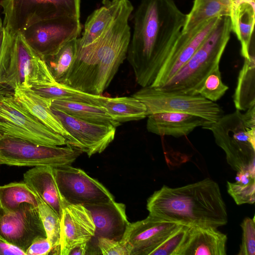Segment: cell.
I'll list each match as a JSON object with an SVG mask.
<instances>
[{"label": "cell", "instance_id": "6da1fadb", "mask_svg": "<svg viewBox=\"0 0 255 255\" xmlns=\"http://www.w3.org/2000/svg\"><path fill=\"white\" fill-rule=\"evenodd\" d=\"M186 19L175 0H141L127 58L141 87L151 86L167 61Z\"/></svg>", "mask_w": 255, "mask_h": 255}, {"label": "cell", "instance_id": "7a4b0ae2", "mask_svg": "<svg viewBox=\"0 0 255 255\" xmlns=\"http://www.w3.org/2000/svg\"><path fill=\"white\" fill-rule=\"evenodd\" d=\"M149 214L188 226L218 228L228 223L218 183L209 178L178 187L163 185L147 199Z\"/></svg>", "mask_w": 255, "mask_h": 255}, {"label": "cell", "instance_id": "3957f363", "mask_svg": "<svg viewBox=\"0 0 255 255\" xmlns=\"http://www.w3.org/2000/svg\"><path fill=\"white\" fill-rule=\"evenodd\" d=\"M130 14L122 16L90 44L78 46L76 59L64 84L90 94L102 95L127 58L131 38L128 24Z\"/></svg>", "mask_w": 255, "mask_h": 255}, {"label": "cell", "instance_id": "277c9868", "mask_svg": "<svg viewBox=\"0 0 255 255\" xmlns=\"http://www.w3.org/2000/svg\"><path fill=\"white\" fill-rule=\"evenodd\" d=\"M232 31L230 16L221 17L189 60L171 79L156 88L169 92L198 94L206 77L219 66Z\"/></svg>", "mask_w": 255, "mask_h": 255}, {"label": "cell", "instance_id": "5b68a950", "mask_svg": "<svg viewBox=\"0 0 255 255\" xmlns=\"http://www.w3.org/2000/svg\"><path fill=\"white\" fill-rule=\"evenodd\" d=\"M205 129L212 131L233 170L255 176V106L245 113L236 110L223 115Z\"/></svg>", "mask_w": 255, "mask_h": 255}, {"label": "cell", "instance_id": "8992f818", "mask_svg": "<svg viewBox=\"0 0 255 255\" xmlns=\"http://www.w3.org/2000/svg\"><path fill=\"white\" fill-rule=\"evenodd\" d=\"M0 133L39 144H67L63 136L48 128L26 110L16 99L14 89L5 84H0Z\"/></svg>", "mask_w": 255, "mask_h": 255}, {"label": "cell", "instance_id": "52a82bcc", "mask_svg": "<svg viewBox=\"0 0 255 255\" xmlns=\"http://www.w3.org/2000/svg\"><path fill=\"white\" fill-rule=\"evenodd\" d=\"M3 25L11 36L37 22L60 17L80 18V0H2Z\"/></svg>", "mask_w": 255, "mask_h": 255}, {"label": "cell", "instance_id": "ba28073f", "mask_svg": "<svg viewBox=\"0 0 255 255\" xmlns=\"http://www.w3.org/2000/svg\"><path fill=\"white\" fill-rule=\"evenodd\" d=\"M82 152L68 145H45L7 135L0 138V164L56 168L71 165Z\"/></svg>", "mask_w": 255, "mask_h": 255}, {"label": "cell", "instance_id": "9c48e42d", "mask_svg": "<svg viewBox=\"0 0 255 255\" xmlns=\"http://www.w3.org/2000/svg\"><path fill=\"white\" fill-rule=\"evenodd\" d=\"M132 96L145 105L148 115L165 111L181 112L199 116L214 123L224 115L223 110L218 104L199 94L191 95L169 92L147 86L141 87Z\"/></svg>", "mask_w": 255, "mask_h": 255}, {"label": "cell", "instance_id": "30bf717a", "mask_svg": "<svg viewBox=\"0 0 255 255\" xmlns=\"http://www.w3.org/2000/svg\"><path fill=\"white\" fill-rule=\"evenodd\" d=\"M80 18L60 17L42 20L30 25L21 34L41 59L55 54L64 44L80 37Z\"/></svg>", "mask_w": 255, "mask_h": 255}, {"label": "cell", "instance_id": "8fae6325", "mask_svg": "<svg viewBox=\"0 0 255 255\" xmlns=\"http://www.w3.org/2000/svg\"><path fill=\"white\" fill-rule=\"evenodd\" d=\"M57 185L67 204L86 206L115 200L100 182L81 169L67 165L54 168Z\"/></svg>", "mask_w": 255, "mask_h": 255}, {"label": "cell", "instance_id": "7c38bea8", "mask_svg": "<svg viewBox=\"0 0 255 255\" xmlns=\"http://www.w3.org/2000/svg\"><path fill=\"white\" fill-rule=\"evenodd\" d=\"M24 86L51 100L81 102L102 106L107 97L85 93L57 82L45 61L37 57L26 67Z\"/></svg>", "mask_w": 255, "mask_h": 255}, {"label": "cell", "instance_id": "4fadbf2b", "mask_svg": "<svg viewBox=\"0 0 255 255\" xmlns=\"http://www.w3.org/2000/svg\"><path fill=\"white\" fill-rule=\"evenodd\" d=\"M0 237L25 253L35 240L46 237L38 207L24 203L13 212L1 207Z\"/></svg>", "mask_w": 255, "mask_h": 255}, {"label": "cell", "instance_id": "5bb4252c", "mask_svg": "<svg viewBox=\"0 0 255 255\" xmlns=\"http://www.w3.org/2000/svg\"><path fill=\"white\" fill-rule=\"evenodd\" d=\"M182 225L149 214L144 219L129 223L120 242L128 255H150Z\"/></svg>", "mask_w": 255, "mask_h": 255}, {"label": "cell", "instance_id": "9a60e30c", "mask_svg": "<svg viewBox=\"0 0 255 255\" xmlns=\"http://www.w3.org/2000/svg\"><path fill=\"white\" fill-rule=\"evenodd\" d=\"M72 138L70 146L86 153L89 157L102 152L115 138L116 128L92 123L72 117L51 107Z\"/></svg>", "mask_w": 255, "mask_h": 255}, {"label": "cell", "instance_id": "2e32d148", "mask_svg": "<svg viewBox=\"0 0 255 255\" xmlns=\"http://www.w3.org/2000/svg\"><path fill=\"white\" fill-rule=\"evenodd\" d=\"M220 17L211 18L188 32L181 33L167 61L150 86L158 88L171 79L195 52Z\"/></svg>", "mask_w": 255, "mask_h": 255}, {"label": "cell", "instance_id": "e0dca14e", "mask_svg": "<svg viewBox=\"0 0 255 255\" xmlns=\"http://www.w3.org/2000/svg\"><path fill=\"white\" fill-rule=\"evenodd\" d=\"M37 56L21 33H7L0 58V84L14 89L24 86L26 68Z\"/></svg>", "mask_w": 255, "mask_h": 255}, {"label": "cell", "instance_id": "ac0fdd59", "mask_svg": "<svg viewBox=\"0 0 255 255\" xmlns=\"http://www.w3.org/2000/svg\"><path fill=\"white\" fill-rule=\"evenodd\" d=\"M95 235L90 211L84 206L66 203L60 217V255H69L75 247L88 243Z\"/></svg>", "mask_w": 255, "mask_h": 255}, {"label": "cell", "instance_id": "d6986e66", "mask_svg": "<svg viewBox=\"0 0 255 255\" xmlns=\"http://www.w3.org/2000/svg\"><path fill=\"white\" fill-rule=\"evenodd\" d=\"M133 6L129 0H110L95 10L87 18L78 45L82 47L93 42L108 30L123 15L131 14Z\"/></svg>", "mask_w": 255, "mask_h": 255}, {"label": "cell", "instance_id": "ffe728a7", "mask_svg": "<svg viewBox=\"0 0 255 255\" xmlns=\"http://www.w3.org/2000/svg\"><path fill=\"white\" fill-rule=\"evenodd\" d=\"M147 117L148 131L160 136L176 138L188 135L198 127L205 129L212 124L199 116L177 112H160Z\"/></svg>", "mask_w": 255, "mask_h": 255}, {"label": "cell", "instance_id": "44dd1931", "mask_svg": "<svg viewBox=\"0 0 255 255\" xmlns=\"http://www.w3.org/2000/svg\"><path fill=\"white\" fill-rule=\"evenodd\" d=\"M91 212L97 237H103L120 241L129 224L126 205L112 201L84 206Z\"/></svg>", "mask_w": 255, "mask_h": 255}, {"label": "cell", "instance_id": "7402d4cb", "mask_svg": "<svg viewBox=\"0 0 255 255\" xmlns=\"http://www.w3.org/2000/svg\"><path fill=\"white\" fill-rule=\"evenodd\" d=\"M227 240L217 228L190 226L179 255H226Z\"/></svg>", "mask_w": 255, "mask_h": 255}, {"label": "cell", "instance_id": "603a6c76", "mask_svg": "<svg viewBox=\"0 0 255 255\" xmlns=\"http://www.w3.org/2000/svg\"><path fill=\"white\" fill-rule=\"evenodd\" d=\"M23 182L61 217L66 203L59 191L53 167H34L23 174Z\"/></svg>", "mask_w": 255, "mask_h": 255}, {"label": "cell", "instance_id": "cb8c5ba5", "mask_svg": "<svg viewBox=\"0 0 255 255\" xmlns=\"http://www.w3.org/2000/svg\"><path fill=\"white\" fill-rule=\"evenodd\" d=\"M14 91L16 99L26 110L48 128L63 136L66 145H70L71 135L51 109L52 100L38 95L25 86L16 88Z\"/></svg>", "mask_w": 255, "mask_h": 255}, {"label": "cell", "instance_id": "d4e9b609", "mask_svg": "<svg viewBox=\"0 0 255 255\" xmlns=\"http://www.w3.org/2000/svg\"><path fill=\"white\" fill-rule=\"evenodd\" d=\"M255 1H233L230 16L232 31L241 43V53L244 58H249L255 20Z\"/></svg>", "mask_w": 255, "mask_h": 255}, {"label": "cell", "instance_id": "484cf974", "mask_svg": "<svg viewBox=\"0 0 255 255\" xmlns=\"http://www.w3.org/2000/svg\"><path fill=\"white\" fill-rule=\"evenodd\" d=\"M236 110L246 111L255 106V54L254 43L251 44L249 58H244L233 95Z\"/></svg>", "mask_w": 255, "mask_h": 255}, {"label": "cell", "instance_id": "4316f807", "mask_svg": "<svg viewBox=\"0 0 255 255\" xmlns=\"http://www.w3.org/2000/svg\"><path fill=\"white\" fill-rule=\"evenodd\" d=\"M232 6V0H194L182 33L188 32L211 18L230 16Z\"/></svg>", "mask_w": 255, "mask_h": 255}, {"label": "cell", "instance_id": "83f0119b", "mask_svg": "<svg viewBox=\"0 0 255 255\" xmlns=\"http://www.w3.org/2000/svg\"><path fill=\"white\" fill-rule=\"evenodd\" d=\"M51 107L88 122L112 126L116 128L121 125L110 116L103 106L61 100H52Z\"/></svg>", "mask_w": 255, "mask_h": 255}, {"label": "cell", "instance_id": "f1b7e54d", "mask_svg": "<svg viewBox=\"0 0 255 255\" xmlns=\"http://www.w3.org/2000/svg\"><path fill=\"white\" fill-rule=\"evenodd\" d=\"M117 122L138 121L148 116L145 105L132 97H107L103 106Z\"/></svg>", "mask_w": 255, "mask_h": 255}, {"label": "cell", "instance_id": "f546056e", "mask_svg": "<svg viewBox=\"0 0 255 255\" xmlns=\"http://www.w3.org/2000/svg\"><path fill=\"white\" fill-rule=\"evenodd\" d=\"M79 38L68 41L55 54L43 59L59 83L64 84L71 71L78 52Z\"/></svg>", "mask_w": 255, "mask_h": 255}, {"label": "cell", "instance_id": "4dcf8cb0", "mask_svg": "<svg viewBox=\"0 0 255 255\" xmlns=\"http://www.w3.org/2000/svg\"><path fill=\"white\" fill-rule=\"evenodd\" d=\"M0 202L2 209L13 212L24 203L38 207V197L23 182L0 186Z\"/></svg>", "mask_w": 255, "mask_h": 255}, {"label": "cell", "instance_id": "1f68e13d", "mask_svg": "<svg viewBox=\"0 0 255 255\" xmlns=\"http://www.w3.org/2000/svg\"><path fill=\"white\" fill-rule=\"evenodd\" d=\"M39 214L46 237L51 244L52 254L60 253V218L58 214L39 197Z\"/></svg>", "mask_w": 255, "mask_h": 255}, {"label": "cell", "instance_id": "d6a6232c", "mask_svg": "<svg viewBox=\"0 0 255 255\" xmlns=\"http://www.w3.org/2000/svg\"><path fill=\"white\" fill-rule=\"evenodd\" d=\"M228 89V86L222 81L219 66H218L206 77L199 94L215 102L223 96Z\"/></svg>", "mask_w": 255, "mask_h": 255}, {"label": "cell", "instance_id": "836d02e7", "mask_svg": "<svg viewBox=\"0 0 255 255\" xmlns=\"http://www.w3.org/2000/svg\"><path fill=\"white\" fill-rule=\"evenodd\" d=\"M189 226L182 225L153 250L150 255H179Z\"/></svg>", "mask_w": 255, "mask_h": 255}, {"label": "cell", "instance_id": "e575fe53", "mask_svg": "<svg viewBox=\"0 0 255 255\" xmlns=\"http://www.w3.org/2000/svg\"><path fill=\"white\" fill-rule=\"evenodd\" d=\"M227 192L238 205L255 202V180L247 182L227 181Z\"/></svg>", "mask_w": 255, "mask_h": 255}, {"label": "cell", "instance_id": "d590c367", "mask_svg": "<svg viewBox=\"0 0 255 255\" xmlns=\"http://www.w3.org/2000/svg\"><path fill=\"white\" fill-rule=\"evenodd\" d=\"M242 229V242L238 255H255V222L253 218L246 217L241 224Z\"/></svg>", "mask_w": 255, "mask_h": 255}, {"label": "cell", "instance_id": "8d00e7d4", "mask_svg": "<svg viewBox=\"0 0 255 255\" xmlns=\"http://www.w3.org/2000/svg\"><path fill=\"white\" fill-rule=\"evenodd\" d=\"M98 238V246L103 255H128L120 241L103 237Z\"/></svg>", "mask_w": 255, "mask_h": 255}, {"label": "cell", "instance_id": "74e56055", "mask_svg": "<svg viewBox=\"0 0 255 255\" xmlns=\"http://www.w3.org/2000/svg\"><path fill=\"white\" fill-rule=\"evenodd\" d=\"M52 249L47 237H40L35 240L26 251V255H47Z\"/></svg>", "mask_w": 255, "mask_h": 255}, {"label": "cell", "instance_id": "f35d334b", "mask_svg": "<svg viewBox=\"0 0 255 255\" xmlns=\"http://www.w3.org/2000/svg\"><path fill=\"white\" fill-rule=\"evenodd\" d=\"M26 255L25 253L0 237V255Z\"/></svg>", "mask_w": 255, "mask_h": 255}, {"label": "cell", "instance_id": "ab89813d", "mask_svg": "<svg viewBox=\"0 0 255 255\" xmlns=\"http://www.w3.org/2000/svg\"><path fill=\"white\" fill-rule=\"evenodd\" d=\"M88 250L87 243L78 245L71 250L69 255H85Z\"/></svg>", "mask_w": 255, "mask_h": 255}, {"label": "cell", "instance_id": "60d3db41", "mask_svg": "<svg viewBox=\"0 0 255 255\" xmlns=\"http://www.w3.org/2000/svg\"><path fill=\"white\" fill-rule=\"evenodd\" d=\"M7 34V32L5 30L4 27L2 22V20L0 18V58L1 56L3 45Z\"/></svg>", "mask_w": 255, "mask_h": 255}, {"label": "cell", "instance_id": "b9f144b4", "mask_svg": "<svg viewBox=\"0 0 255 255\" xmlns=\"http://www.w3.org/2000/svg\"><path fill=\"white\" fill-rule=\"evenodd\" d=\"M232 1H240V0H247V1H255V0H232Z\"/></svg>", "mask_w": 255, "mask_h": 255}, {"label": "cell", "instance_id": "7bdbcfd3", "mask_svg": "<svg viewBox=\"0 0 255 255\" xmlns=\"http://www.w3.org/2000/svg\"><path fill=\"white\" fill-rule=\"evenodd\" d=\"M2 136V135L0 133V138Z\"/></svg>", "mask_w": 255, "mask_h": 255}, {"label": "cell", "instance_id": "ee69618b", "mask_svg": "<svg viewBox=\"0 0 255 255\" xmlns=\"http://www.w3.org/2000/svg\"><path fill=\"white\" fill-rule=\"evenodd\" d=\"M1 208L0 202V209Z\"/></svg>", "mask_w": 255, "mask_h": 255}]
</instances>
